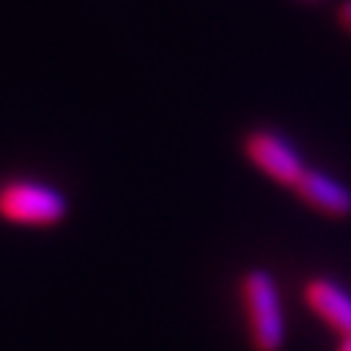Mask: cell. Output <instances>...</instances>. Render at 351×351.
Masks as SVG:
<instances>
[{
    "mask_svg": "<svg viewBox=\"0 0 351 351\" xmlns=\"http://www.w3.org/2000/svg\"><path fill=\"white\" fill-rule=\"evenodd\" d=\"M337 17H340L343 28H346V31H351V0H343L340 9H337Z\"/></svg>",
    "mask_w": 351,
    "mask_h": 351,
    "instance_id": "8992f818",
    "label": "cell"
},
{
    "mask_svg": "<svg viewBox=\"0 0 351 351\" xmlns=\"http://www.w3.org/2000/svg\"><path fill=\"white\" fill-rule=\"evenodd\" d=\"M304 302L335 332H340L343 337L351 335V293L343 291L337 282L324 280V277L310 280L304 288Z\"/></svg>",
    "mask_w": 351,
    "mask_h": 351,
    "instance_id": "5b68a950",
    "label": "cell"
},
{
    "mask_svg": "<svg viewBox=\"0 0 351 351\" xmlns=\"http://www.w3.org/2000/svg\"><path fill=\"white\" fill-rule=\"evenodd\" d=\"M293 189L310 208H315L324 216L343 219L351 213V191L340 180L329 178V174L318 169H304V174L296 180Z\"/></svg>",
    "mask_w": 351,
    "mask_h": 351,
    "instance_id": "277c9868",
    "label": "cell"
},
{
    "mask_svg": "<svg viewBox=\"0 0 351 351\" xmlns=\"http://www.w3.org/2000/svg\"><path fill=\"white\" fill-rule=\"evenodd\" d=\"M340 351H351V335H346V337L340 340Z\"/></svg>",
    "mask_w": 351,
    "mask_h": 351,
    "instance_id": "52a82bcc",
    "label": "cell"
},
{
    "mask_svg": "<svg viewBox=\"0 0 351 351\" xmlns=\"http://www.w3.org/2000/svg\"><path fill=\"white\" fill-rule=\"evenodd\" d=\"M0 216L14 224L47 227L66 216V199L53 186L14 180L0 189Z\"/></svg>",
    "mask_w": 351,
    "mask_h": 351,
    "instance_id": "7a4b0ae2",
    "label": "cell"
},
{
    "mask_svg": "<svg viewBox=\"0 0 351 351\" xmlns=\"http://www.w3.org/2000/svg\"><path fill=\"white\" fill-rule=\"evenodd\" d=\"M241 296L257 351H280L285 343V315L274 277L260 269L249 271L241 282Z\"/></svg>",
    "mask_w": 351,
    "mask_h": 351,
    "instance_id": "6da1fadb",
    "label": "cell"
},
{
    "mask_svg": "<svg viewBox=\"0 0 351 351\" xmlns=\"http://www.w3.org/2000/svg\"><path fill=\"white\" fill-rule=\"evenodd\" d=\"M243 147H246L249 160L263 174H269L271 180H277L282 186H296V180L304 174V163H302V155L296 152V147L271 130L249 133Z\"/></svg>",
    "mask_w": 351,
    "mask_h": 351,
    "instance_id": "3957f363",
    "label": "cell"
}]
</instances>
